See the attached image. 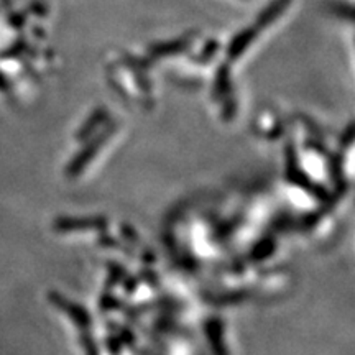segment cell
<instances>
[{"instance_id": "6da1fadb", "label": "cell", "mask_w": 355, "mask_h": 355, "mask_svg": "<svg viewBox=\"0 0 355 355\" xmlns=\"http://www.w3.org/2000/svg\"><path fill=\"white\" fill-rule=\"evenodd\" d=\"M285 6H286V2H282V0H277V2H275L273 6L268 8V12L261 15V21H265V24H268V21H272V20L275 19V17L279 15V12L283 10V7H285Z\"/></svg>"}]
</instances>
